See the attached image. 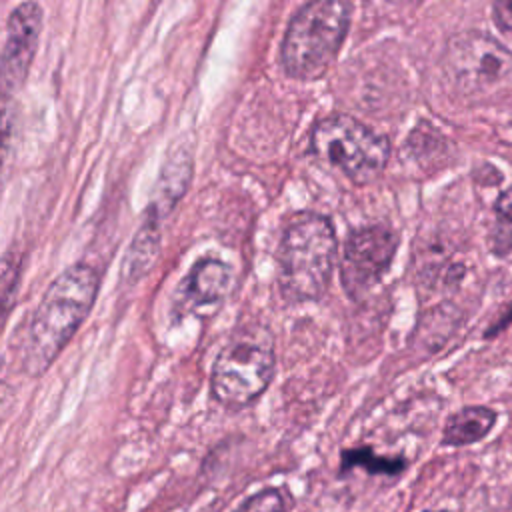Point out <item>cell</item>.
I'll use <instances>...</instances> for the list:
<instances>
[{"instance_id": "cell-11", "label": "cell", "mask_w": 512, "mask_h": 512, "mask_svg": "<svg viewBox=\"0 0 512 512\" xmlns=\"http://www.w3.org/2000/svg\"><path fill=\"white\" fill-rule=\"evenodd\" d=\"M190 174H192V154L186 148L174 150L162 166L160 178L156 182V196L148 206V210L164 218L186 192Z\"/></svg>"}, {"instance_id": "cell-6", "label": "cell", "mask_w": 512, "mask_h": 512, "mask_svg": "<svg viewBox=\"0 0 512 512\" xmlns=\"http://www.w3.org/2000/svg\"><path fill=\"white\" fill-rule=\"evenodd\" d=\"M276 366L272 334L246 326L220 350L212 366V396L226 408H244L264 394Z\"/></svg>"}, {"instance_id": "cell-10", "label": "cell", "mask_w": 512, "mask_h": 512, "mask_svg": "<svg viewBox=\"0 0 512 512\" xmlns=\"http://www.w3.org/2000/svg\"><path fill=\"white\" fill-rule=\"evenodd\" d=\"M162 218L150 210H146V216L136 230L126 258L122 262V280L124 284L138 282L154 264L158 250H160V226Z\"/></svg>"}, {"instance_id": "cell-17", "label": "cell", "mask_w": 512, "mask_h": 512, "mask_svg": "<svg viewBox=\"0 0 512 512\" xmlns=\"http://www.w3.org/2000/svg\"><path fill=\"white\" fill-rule=\"evenodd\" d=\"M10 126V96L4 90H0V184L10 150Z\"/></svg>"}, {"instance_id": "cell-5", "label": "cell", "mask_w": 512, "mask_h": 512, "mask_svg": "<svg viewBox=\"0 0 512 512\" xmlns=\"http://www.w3.org/2000/svg\"><path fill=\"white\" fill-rule=\"evenodd\" d=\"M310 152L354 184L376 180L392 154L388 136L372 130L358 118L332 112L318 118L310 130Z\"/></svg>"}, {"instance_id": "cell-13", "label": "cell", "mask_w": 512, "mask_h": 512, "mask_svg": "<svg viewBox=\"0 0 512 512\" xmlns=\"http://www.w3.org/2000/svg\"><path fill=\"white\" fill-rule=\"evenodd\" d=\"M408 462L402 456H380L368 446L348 448L340 454V474H346L354 468H364L368 474L398 476L406 470Z\"/></svg>"}, {"instance_id": "cell-4", "label": "cell", "mask_w": 512, "mask_h": 512, "mask_svg": "<svg viewBox=\"0 0 512 512\" xmlns=\"http://www.w3.org/2000/svg\"><path fill=\"white\" fill-rule=\"evenodd\" d=\"M440 70L448 92L466 104L494 100L512 88V52L482 30L450 36Z\"/></svg>"}, {"instance_id": "cell-15", "label": "cell", "mask_w": 512, "mask_h": 512, "mask_svg": "<svg viewBox=\"0 0 512 512\" xmlns=\"http://www.w3.org/2000/svg\"><path fill=\"white\" fill-rule=\"evenodd\" d=\"M20 266V254L6 252L0 256V330L14 306V298L20 284Z\"/></svg>"}, {"instance_id": "cell-1", "label": "cell", "mask_w": 512, "mask_h": 512, "mask_svg": "<svg viewBox=\"0 0 512 512\" xmlns=\"http://www.w3.org/2000/svg\"><path fill=\"white\" fill-rule=\"evenodd\" d=\"M98 288L100 274L84 262L68 266L50 282L24 334L22 364L26 374L42 376L50 368L90 314Z\"/></svg>"}, {"instance_id": "cell-14", "label": "cell", "mask_w": 512, "mask_h": 512, "mask_svg": "<svg viewBox=\"0 0 512 512\" xmlns=\"http://www.w3.org/2000/svg\"><path fill=\"white\" fill-rule=\"evenodd\" d=\"M488 248L498 258L512 254V186L500 192L494 202V220L488 230Z\"/></svg>"}, {"instance_id": "cell-7", "label": "cell", "mask_w": 512, "mask_h": 512, "mask_svg": "<svg viewBox=\"0 0 512 512\" xmlns=\"http://www.w3.org/2000/svg\"><path fill=\"white\" fill-rule=\"evenodd\" d=\"M400 234L382 222L348 232L340 256V282L350 300H362L390 270Z\"/></svg>"}, {"instance_id": "cell-2", "label": "cell", "mask_w": 512, "mask_h": 512, "mask_svg": "<svg viewBox=\"0 0 512 512\" xmlns=\"http://www.w3.org/2000/svg\"><path fill=\"white\" fill-rule=\"evenodd\" d=\"M338 238L328 216L312 210L292 214L280 234L276 280L290 304L324 296L336 264Z\"/></svg>"}, {"instance_id": "cell-19", "label": "cell", "mask_w": 512, "mask_h": 512, "mask_svg": "<svg viewBox=\"0 0 512 512\" xmlns=\"http://www.w3.org/2000/svg\"><path fill=\"white\" fill-rule=\"evenodd\" d=\"M426 512H446V510H426Z\"/></svg>"}, {"instance_id": "cell-3", "label": "cell", "mask_w": 512, "mask_h": 512, "mask_svg": "<svg viewBox=\"0 0 512 512\" xmlns=\"http://www.w3.org/2000/svg\"><path fill=\"white\" fill-rule=\"evenodd\" d=\"M352 6L342 0H312L290 18L282 44V70L302 82L322 78L334 64L348 28Z\"/></svg>"}, {"instance_id": "cell-9", "label": "cell", "mask_w": 512, "mask_h": 512, "mask_svg": "<svg viewBox=\"0 0 512 512\" xmlns=\"http://www.w3.org/2000/svg\"><path fill=\"white\" fill-rule=\"evenodd\" d=\"M232 290V268L228 262L206 256L198 260L172 296L176 320L192 314H210L220 308Z\"/></svg>"}, {"instance_id": "cell-18", "label": "cell", "mask_w": 512, "mask_h": 512, "mask_svg": "<svg viewBox=\"0 0 512 512\" xmlns=\"http://www.w3.org/2000/svg\"><path fill=\"white\" fill-rule=\"evenodd\" d=\"M492 18L500 30L512 32V2H496L492 6Z\"/></svg>"}, {"instance_id": "cell-16", "label": "cell", "mask_w": 512, "mask_h": 512, "mask_svg": "<svg viewBox=\"0 0 512 512\" xmlns=\"http://www.w3.org/2000/svg\"><path fill=\"white\" fill-rule=\"evenodd\" d=\"M234 512H288V504L282 490L264 488L246 498Z\"/></svg>"}, {"instance_id": "cell-8", "label": "cell", "mask_w": 512, "mask_h": 512, "mask_svg": "<svg viewBox=\"0 0 512 512\" xmlns=\"http://www.w3.org/2000/svg\"><path fill=\"white\" fill-rule=\"evenodd\" d=\"M42 6L38 2L18 4L6 22V42L0 54V90L12 96L28 78L42 32Z\"/></svg>"}, {"instance_id": "cell-12", "label": "cell", "mask_w": 512, "mask_h": 512, "mask_svg": "<svg viewBox=\"0 0 512 512\" xmlns=\"http://www.w3.org/2000/svg\"><path fill=\"white\" fill-rule=\"evenodd\" d=\"M498 414L488 406H464L456 410L442 428L444 446H468L490 434Z\"/></svg>"}]
</instances>
